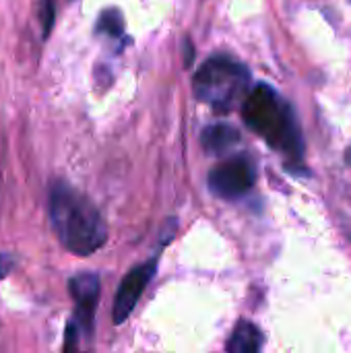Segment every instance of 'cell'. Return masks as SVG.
<instances>
[{
  "instance_id": "cell-11",
  "label": "cell",
  "mask_w": 351,
  "mask_h": 353,
  "mask_svg": "<svg viewBox=\"0 0 351 353\" xmlns=\"http://www.w3.org/2000/svg\"><path fill=\"white\" fill-rule=\"evenodd\" d=\"M64 353H77V325L74 323H70L68 329H66Z\"/></svg>"
},
{
  "instance_id": "cell-1",
  "label": "cell",
  "mask_w": 351,
  "mask_h": 353,
  "mask_svg": "<svg viewBox=\"0 0 351 353\" xmlns=\"http://www.w3.org/2000/svg\"><path fill=\"white\" fill-rule=\"evenodd\" d=\"M50 221L60 244L77 256H89L106 244L108 228L101 213L66 182H56L50 190Z\"/></svg>"
},
{
  "instance_id": "cell-5",
  "label": "cell",
  "mask_w": 351,
  "mask_h": 353,
  "mask_svg": "<svg viewBox=\"0 0 351 353\" xmlns=\"http://www.w3.org/2000/svg\"><path fill=\"white\" fill-rule=\"evenodd\" d=\"M155 267L157 263L155 261H147L139 267H134L132 271L126 273V277L122 279L118 292H116V298H114V310H112V319L116 325H122L130 312L134 310L137 302L141 300L147 283L151 281L153 273H155Z\"/></svg>"
},
{
  "instance_id": "cell-3",
  "label": "cell",
  "mask_w": 351,
  "mask_h": 353,
  "mask_svg": "<svg viewBox=\"0 0 351 353\" xmlns=\"http://www.w3.org/2000/svg\"><path fill=\"white\" fill-rule=\"evenodd\" d=\"M192 87L201 101L228 112L250 93V70L230 56H213L201 64Z\"/></svg>"
},
{
  "instance_id": "cell-8",
  "label": "cell",
  "mask_w": 351,
  "mask_h": 353,
  "mask_svg": "<svg viewBox=\"0 0 351 353\" xmlns=\"http://www.w3.org/2000/svg\"><path fill=\"white\" fill-rule=\"evenodd\" d=\"M263 333L250 321H240L228 339V353H261Z\"/></svg>"
},
{
  "instance_id": "cell-10",
  "label": "cell",
  "mask_w": 351,
  "mask_h": 353,
  "mask_svg": "<svg viewBox=\"0 0 351 353\" xmlns=\"http://www.w3.org/2000/svg\"><path fill=\"white\" fill-rule=\"evenodd\" d=\"M54 2L52 0H43L41 4V27H43V35L50 33L52 25H54Z\"/></svg>"
},
{
  "instance_id": "cell-6",
  "label": "cell",
  "mask_w": 351,
  "mask_h": 353,
  "mask_svg": "<svg viewBox=\"0 0 351 353\" xmlns=\"http://www.w3.org/2000/svg\"><path fill=\"white\" fill-rule=\"evenodd\" d=\"M68 292L74 300V314L79 327L85 335H91L99 302V277L95 273H79L68 281Z\"/></svg>"
},
{
  "instance_id": "cell-7",
  "label": "cell",
  "mask_w": 351,
  "mask_h": 353,
  "mask_svg": "<svg viewBox=\"0 0 351 353\" xmlns=\"http://www.w3.org/2000/svg\"><path fill=\"white\" fill-rule=\"evenodd\" d=\"M240 141V132L230 124H211L201 134V145L209 155H223Z\"/></svg>"
},
{
  "instance_id": "cell-2",
  "label": "cell",
  "mask_w": 351,
  "mask_h": 353,
  "mask_svg": "<svg viewBox=\"0 0 351 353\" xmlns=\"http://www.w3.org/2000/svg\"><path fill=\"white\" fill-rule=\"evenodd\" d=\"M242 118L273 149L292 157L302 155L304 145L296 116L273 87L254 85L242 101Z\"/></svg>"
},
{
  "instance_id": "cell-12",
  "label": "cell",
  "mask_w": 351,
  "mask_h": 353,
  "mask_svg": "<svg viewBox=\"0 0 351 353\" xmlns=\"http://www.w3.org/2000/svg\"><path fill=\"white\" fill-rule=\"evenodd\" d=\"M14 267V256L8 252H0V279H4Z\"/></svg>"
},
{
  "instance_id": "cell-9",
  "label": "cell",
  "mask_w": 351,
  "mask_h": 353,
  "mask_svg": "<svg viewBox=\"0 0 351 353\" xmlns=\"http://www.w3.org/2000/svg\"><path fill=\"white\" fill-rule=\"evenodd\" d=\"M97 31L99 33H106L110 37H118L122 35L124 31V21H122V14L118 10H106L99 21H97Z\"/></svg>"
},
{
  "instance_id": "cell-4",
  "label": "cell",
  "mask_w": 351,
  "mask_h": 353,
  "mask_svg": "<svg viewBox=\"0 0 351 353\" xmlns=\"http://www.w3.org/2000/svg\"><path fill=\"white\" fill-rule=\"evenodd\" d=\"M257 180L254 163L248 155H234L215 165L209 174V188L219 199H238L246 194Z\"/></svg>"
}]
</instances>
